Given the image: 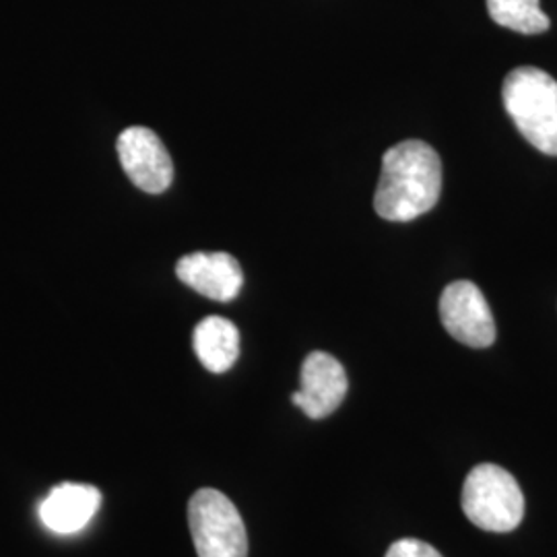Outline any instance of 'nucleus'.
Masks as SVG:
<instances>
[{"label":"nucleus","mask_w":557,"mask_h":557,"mask_svg":"<svg viewBox=\"0 0 557 557\" xmlns=\"http://www.w3.org/2000/svg\"><path fill=\"white\" fill-rule=\"evenodd\" d=\"M101 494L94 485L60 483L41 502V522L60 535L77 533L100 510Z\"/></svg>","instance_id":"obj_9"},{"label":"nucleus","mask_w":557,"mask_h":557,"mask_svg":"<svg viewBox=\"0 0 557 557\" xmlns=\"http://www.w3.org/2000/svg\"><path fill=\"white\" fill-rule=\"evenodd\" d=\"M120 165L131 182L149 193L160 195L174 180V163L160 137L145 126H131L119 137Z\"/></svg>","instance_id":"obj_6"},{"label":"nucleus","mask_w":557,"mask_h":557,"mask_svg":"<svg viewBox=\"0 0 557 557\" xmlns=\"http://www.w3.org/2000/svg\"><path fill=\"white\" fill-rule=\"evenodd\" d=\"M442 193V161L434 147L403 140L382 158L374 209L382 220L413 221L432 211Z\"/></svg>","instance_id":"obj_1"},{"label":"nucleus","mask_w":557,"mask_h":557,"mask_svg":"<svg viewBox=\"0 0 557 557\" xmlns=\"http://www.w3.org/2000/svg\"><path fill=\"white\" fill-rule=\"evenodd\" d=\"M502 98L518 133L557 158V81L535 66H518L506 75Z\"/></svg>","instance_id":"obj_2"},{"label":"nucleus","mask_w":557,"mask_h":557,"mask_svg":"<svg viewBox=\"0 0 557 557\" xmlns=\"http://www.w3.org/2000/svg\"><path fill=\"white\" fill-rule=\"evenodd\" d=\"M386 557H442L436 547L419 539H400L391 545Z\"/></svg>","instance_id":"obj_12"},{"label":"nucleus","mask_w":557,"mask_h":557,"mask_svg":"<svg viewBox=\"0 0 557 557\" xmlns=\"http://www.w3.org/2000/svg\"><path fill=\"white\" fill-rule=\"evenodd\" d=\"M440 319L450 337L467 347L485 349L496 341V322L490 304L471 281H455L442 292Z\"/></svg>","instance_id":"obj_5"},{"label":"nucleus","mask_w":557,"mask_h":557,"mask_svg":"<svg viewBox=\"0 0 557 557\" xmlns=\"http://www.w3.org/2000/svg\"><path fill=\"white\" fill-rule=\"evenodd\" d=\"M176 275L205 298L232 301L238 298L244 275L238 260L227 252H195L182 257Z\"/></svg>","instance_id":"obj_8"},{"label":"nucleus","mask_w":557,"mask_h":557,"mask_svg":"<svg viewBox=\"0 0 557 557\" xmlns=\"http://www.w3.org/2000/svg\"><path fill=\"white\" fill-rule=\"evenodd\" d=\"M487 13L502 27L524 36L545 34L552 25L539 0H487Z\"/></svg>","instance_id":"obj_11"},{"label":"nucleus","mask_w":557,"mask_h":557,"mask_svg":"<svg viewBox=\"0 0 557 557\" xmlns=\"http://www.w3.org/2000/svg\"><path fill=\"white\" fill-rule=\"evenodd\" d=\"M462 510L483 531L510 533L524 517V496L506 469L498 465H479L462 485Z\"/></svg>","instance_id":"obj_3"},{"label":"nucleus","mask_w":557,"mask_h":557,"mask_svg":"<svg viewBox=\"0 0 557 557\" xmlns=\"http://www.w3.org/2000/svg\"><path fill=\"white\" fill-rule=\"evenodd\" d=\"M349 388L345 368L324 351H312L301 363L299 391L292 395L294 405L310 419L333 416L345 400Z\"/></svg>","instance_id":"obj_7"},{"label":"nucleus","mask_w":557,"mask_h":557,"mask_svg":"<svg viewBox=\"0 0 557 557\" xmlns=\"http://www.w3.org/2000/svg\"><path fill=\"white\" fill-rule=\"evenodd\" d=\"M188 527L199 557H248V535L234 502L218 490H199L188 502Z\"/></svg>","instance_id":"obj_4"},{"label":"nucleus","mask_w":557,"mask_h":557,"mask_svg":"<svg viewBox=\"0 0 557 557\" xmlns=\"http://www.w3.org/2000/svg\"><path fill=\"white\" fill-rule=\"evenodd\" d=\"M193 347L209 372L223 374L238 361L239 331L232 320L207 317L195 329Z\"/></svg>","instance_id":"obj_10"}]
</instances>
